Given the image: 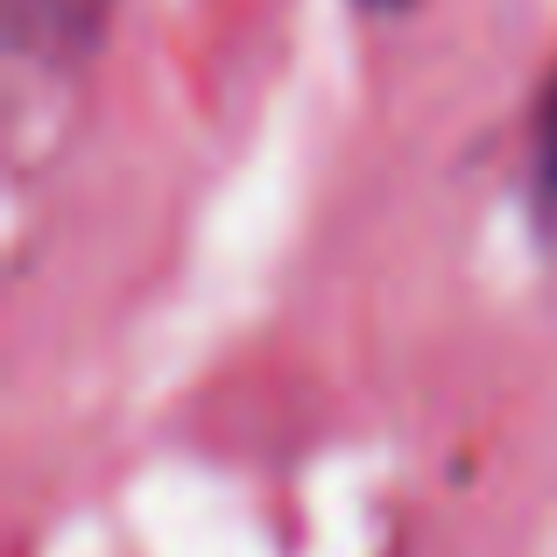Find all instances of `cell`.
<instances>
[{"instance_id":"obj_3","label":"cell","mask_w":557,"mask_h":557,"mask_svg":"<svg viewBox=\"0 0 557 557\" xmlns=\"http://www.w3.org/2000/svg\"><path fill=\"white\" fill-rule=\"evenodd\" d=\"M360 8H374V14H395V8H409V0H360Z\"/></svg>"},{"instance_id":"obj_1","label":"cell","mask_w":557,"mask_h":557,"mask_svg":"<svg viewBox=\"0 0 557 557\" xmlns=\"http://www.w3.org/2000/svg\"><path fill=\"white\" fill-rule=\"evenodd\" d=\"M113 22V0H8V42L36 64H85Z\"/></svg>"},{"instance_id":"obj_2","label":"cell","mask_w":557,"mask_h":557,"mask_svg":"<svg viewBox=\"0 0 557 557\" xmlns=\"http://www.w3.org/2000/svg\"><path fill=\"white\" fill-rule=\"evenodd\" d=\"M530 212H536V233L557 247V78L536 107V156H530Z\"/></svg>"}]
</instances>
